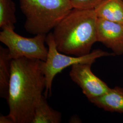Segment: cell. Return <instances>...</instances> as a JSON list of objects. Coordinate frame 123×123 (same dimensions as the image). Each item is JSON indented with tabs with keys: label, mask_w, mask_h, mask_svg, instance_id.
Listing matches in <instances>:
<instances>
[{
	"label": "cell",
	"mask_w": 123,
	"mask_h": 123,
	"mask_svg": "<svg viewBox=\"0 0 123 123\" xmlns=\"http://www.w3.org/2000/svg\"><path fill=\"white\" fill-rule=\"evenodd\" d=\"M47 35L28 38L18 34L14 30L6 29L0 32V41L6 46L12 59L25 57L45 61L48 53L45 45Z\"/></svg>",
	"instance_id": "5b68a950"
},
{
	"label": "cell",
	"mask_w": 123,
	"mask_h": 123,
	"mask_svg": "<svg viewBox=\"0 0 123 123\" xmlns=\"http://www.w3.org/2000/svg\"><path fill=\"white\" fill-rule=\"evenodd\" d=\"M0 123H14V122L8 115L6 116L1 115L0 116Z\"/></svg>",
	"instance_id": "5bb4252c"
},
{
	"label": "cell",
	"mask_w": 123,
	"mask_h": 123,
	"mask_svg": "<svg viewBox=\"0 0 123 123\" xmlns=\"http://www.w3.org/2000/svg\"><path fill=\"white\" fill-rule=\"evenodd\" d=\"M43 61L22 57L12 59L7 103L14 123H31L46 86Z\"/></svg>",
	"instance_id": "6da1fadb"
},
{
	"label": "cell",
	"mask_w": 123,
	"mask_h": 123,
	"mask_svg": "<svg viewBox=\"0 0 123 123\" xmlns=\"http://www.w3.org/2000/svg\"><path fill=\"white\" fill-rule=\"evenodd\" d=\"M16 4L12 0H0V27L14 30L17 22Z\"/></svg>",
	"instance_id": "7c38bea8"
},
{
	"label": "cell",
	"mask_w": 123,
	"mask_h": 123,
	"mask_svg": "<svg viewBox=\"0 0 123 123\" xmlns=\"http://www.w3.org/2000/svg\"><path fill=\"white\" fill-rule=\"evenodd\" d=\"M46 43L48 46V53L45 61L43 62V69L46 80V98L51 95L53 80L55 76L68 67L81 63H93L97 58L103 57L115 56L100 49H96L87 55L75 56L59 52L56 48L53 33L50 32L46 36Z\"/></svg>",
	"instance_id": "277c9868"
},
{
	"label": "cell",
	"mask_w": 123,
	"mask_h": 123,
	"mask_svg": "<svg viewBox=\"0 0 123 123\" xmlns=\"http://www.w3.org/2000/svg\"><path fill=\"white\" fill-rule=\"evenodd\" d=\"M91 63H77L72 66L69 76L89 101L108 92L110 88L105 82L92 73Z\"/></svg>",
	"instance_id": "8992f818"
},
{
	"label": "cell",
	"mask_w": 123,
	"mask_h": 123,
	"mask_svg": "<svg viewBox=\"0 0 123 123\" xmlns=\"http://www.w3.org/2000/svg\"><path fill=\"white\" fill-rule=\"evenodd\" d=\"M24 28L33 35L48 34L74 8L70 0H19Z\"/></svg>",
	"instance_id": "3957f363"
},
{
	"label": "cell",
	"mask_w": 123,
	"mask_h": 123,
	"mask_svg": "<svg viewBox=\"0 0 123 123\" xmlns=\"http://www.w3.org/2000/svg\"><path fill=\"white\" fill-rule=\"evenodd\" d=\"M90 102L105 111L123 113V88H110L105 94Z\"/></svg>",
	"instance_id": "ba28073f"
},
{
	"label": "cell",
	"mask_w": 123,
	"mask_h": 123,
	"mask_svg": "<svg viewBox=\"0 0 123 123\" xmlns=\"http://www.w3.org/2000/svg\"><path fill=\"white\" fill-rule=\"evenodd\" d=\"M7 48L0 46V96L6 100L11 75V61Z\"/></svg>",
	"instance_id": "8fae6325"
},
{
	"label": "cell",
	"mask_w": 123,
	"mask_h": 123,
	"mask_svg": "<svg viewBox=\"0 0 123 123\" xmlns=\"http://www.w3.org/2000/svg\"><path fill=\"white\" fill-rule=\"evenodd\" d=\"M45 96L41 97L36 107L31 123H60L61 122L60 112L53 109Z\"/></svg>",
	"instance_id": "30bf717a"
},
{
	"label": "cell",
	"mask_w": 123,
	"mask_h": 123,
	"mask_svg": "<svg viewBox=\"0 0 123 123\" xmlns=\"http://www.w3.org/2000/svg\"><path fill=\"white\" fill-rule=\"evenodd\" d=\"M98 18L94 9L74 8L53 29L57 50L75 56L91 53L97 42Z\"/></svg>",
	"instance_id": "7a4b0ae2"
},
{
	"label": "cell",
	"mask_w": 123,
	"mask_h": 123,
	"mask_svg": "<svg viewBox=\"0 0 123 123\" xmlns=\"http://www.w3.org/2000/svg\"><path fill=\"white\" fill-rule=\"evenodd\" d=\"M97 39L115 55H123V24L98 18Z\"/></svg>",
	"instance_id": "52a82bcc"
},
{
	"label": "cell",
	"mask_w": 123,
	"mask_h": 123,
	"mask_svg": "<svg viewBox=\"0 0 123 123\" xmlns=\"http://www.w3.org/2000/svg\"><path fill=\"white\" fill-rule=\"evenodd\" d=\"M74 8L94 9L103 0H70Z\"/></svg>",
	"instance_id": "4fadbf2b"
},
{
	"label": "cell",
	"mask_w": 123,
	"mask_h": 123,
	"mask_svg": "<svg viewBox=\"0 0 123 123\" xmlns=\"http://www.w3.org/2000/svg\"><path fill=\"white\" fill-rule=\"evenodd\" d=\"M94 10L98 18L123 24V0H103Z\"/></svg>",
	"instance_id": "9c48e42d"
}]
</instances>
